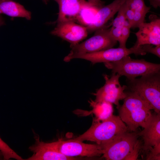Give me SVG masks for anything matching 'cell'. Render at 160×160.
I'll list each match as a JSON object with an SVG mask.
<instances>
[{"mask_svg":"<svg viewBox=\"0 0 160 160\" xmlns=\"http://www.w3.org/2000/svg\"><path fill=\"white\" fill-rule=\"evenodd\" d=\"M123 104L118 109L119 116L126 124L128 132H136L139 127L145 128L150 121L151 108L135 92L129 91Z\"/></svg>","mask_w":160,"mask_h":160,"instance_id":"cell-1","label":"cell"},{"mask_svg":"<svg viewBox=\"0 0 160 160\" xmlns=\"http://www.w3.org/2000/svg\"><path fill=\"white\" fill-rule=\"evenodd\" d=\"M139 137L137 132L128 131L118 134L100 145L107 160H124L133 149Z\"/></svg>","mask_w":160,"mask_h":160,"instance_id":"cell-5","label":"cell"},{"mask_svg":"<svg viewBox=\"0 0 160 160\" xmlns=\"http://www.w3.org/2000/svg\"><path fill=\"white\" fill-rule=\"evenodd\" d=\"M122 27L118 26L114 28H111L110 32L112 37L117 41L120 39Z\"/></svg>","mask_w":160,"mask_h":160,"instance_id":"cell-26","label":"cell"},{"mask_svg":"<svg viewBox=\"0 0 160 160\" xmlns=\"http://www.w3.org/2000/svg\"><path fill=\"white\" fill-rule=\"evenodd\" d=\"M134 11L132 9L129 7L128 4V6L126 12V18L130 25L131 27L134 21Z\"/></svg>","mask_w":160,"mask_h":160,"instance_id":"cell-27","label":"cell"},{"mask_svg":"<svg viewBox=\"0 0 160 160\" xmlns=\"http://www.w3.org/2000/svg\"><path fill=\"white\" fill-rule=\"evenodd\" d=\"M88 1L93 5L99 8L103 6V4L101 0H88Z\"/></svg>","mask_w":160,"mask_h":160,"instance_id":"cell-28","label":"cell"},{"mask_svg":"<svg viewBox=\"0 0 160 160\" xmlns=\"http://www.w3.org/2000/svg\"><path fill=\"white\" fill-rule=\"evenodd\" d=\"M88 32L86 27L74 21H68L57 23L51 33L69 42L71 47L86 38Z\"/></svg>","mask_w":160,"mask_h":160,"instance_id":"cell-10","label":"cell"},{"mask_svg":"<svg viewBox=\"0 0 160 160\" xmlns=\"http://www.w3.org/2000/svg\"><path fill=\"white\" fill-rule=\"evenodd\" d=\"M128 6V2L126 0L120 7L117 15L112 23L111 28L118 26L122 27L126 21V12Z\"/></svg>","mask_w":160,"mask_h":160,"instance_id":"cell-21","label":"cell"},{"mask_svg":"<svg viewBox=\"0 0 160 160\" xmlns=\"http://www.w3.org/2000/svg\"><path fill=\"white\" fill-rule=\"evenodd\" d=\"M121 76L118 73H112L110 77L104 76L105 80L104 85L99 89L95 94L96 102H106L113 104L118 109L120 106L119 101L124 100L126 97L125 90L127 86H121L119 81Z\"/></svg>","mask_w":160,"mask_h":160,"instance_id":"cell-8","label":"cell"},{"mask_svg":"<svg viewBox=\"0 0 160 160\" xmlns=\"http://www.w3.org/2000/svg\"><path fill=\"white\" fill-rule=\"evenodd\" d=\"M53 0L59 7L57 23L68 21L76 22L82 9L89 3L85 0Z\"/></svg>","mask_w":160,"mask_h":160,"instance_id":"cell-13","label":"cell"},{"mask_svg":"<svg viewBox=\"0 0 160 160\" xmlns=\"http://www.w3.org/2000/svg\"><path fill=\"white\" fill-rule=\"evenodd\" d=\"M112 73L126 76L129 80L137 77L160 71V64L150 63L144 59L135 60L127 56L119 60L104 63Z\"/></svg>","mask_w":160,"mask_h":160,"instance_id":"cell-4","label":"cell"},{"mask_svg":"<svg viewBox=\"0 0 160 160\" xmlns=\"http://www.w3.org/2000/svg\"><path fill=\"white\" fill-rule=\"evenodd\" d=\"M146 153V160H160V142L150 148Z\"/></svg>","mask_w":160,"mask_h":160,"instance_id":"cell-23","label":"cell"},{"mask_svg":"<svg viewBox=\"0 0 160 160\" xmlns=\"http://www.w3.org/2000/svg\"><path fill=\"white\" fill-rule=\"evenodd\" d=\"M129 7L134 11V17L131 28H138L144 22L146 14L150 11L151 7L145 5L144 0H127Z\"/></svg>","mask_w":160,"mask_h":160,"instance_id":"cell-17","label":"cell"},{"mask_svg":"<svg viewBox=\"0 0 160 160\" xmlns=\"http://www.w3.org/2000/svg\"><path fill=\"white\" fill-rule=\"evenodd\" d=\"M42 1L46 4H47L48 0H42Z\"/></svg>","mask_w":160,"mask_h":160,"instance_id":"cell-32","label":"cell"},{"mask_svg":"<svg viewBox=\"0 0 160 160\" xmlns=\"http://www.w3.org/2000/svg\"><path fill=\"white\" fill-rule=\"evenodd\" d=\"M131 26L129 22L126 20L122 26L121 36L119 41V47L125 48L126 47L127 40L129 36Z\"/></svg>","mask_w":160,"mask_h":160,"instance_id":"cell-22","label":"cell"},{"mask_svg":"<svg viewBox=\"0 0 160 160\" xmlns=\"http://www.w3.org/2000/svg\"><path fill=\"white\" fill-rule=\"evenodd\" d=\"M130 90L135 92L157 113H160V71L129 80Z\"/></svg>","mask_w":160,"mask_h":160,"instance_id":"cell-2","label":"cell"},{"mask_svg":"<svg viewBox=\"0 0 160 160\" xmlns=\"http://www.w3.org/2000/svg\"><path fill=\"white\" fill-rule=\"evenodd\" d=\"M0 13L12 17H22L30 20L31 13L23 6L12 0H0Z\"/></svg>","mask_w":160,"mask_h":160,"instance_id":"cell-16","label":"cell"},{"mask_svg":"<svg viewBox=\"0 0 160 160\" xmlns=\"http://www.w3.org/2000/svg\"><path fill=\"white\" fill-rule=\"evenodd\" d=\"M142 138L143 150L146 152L156 144L160 142V113H152L148 124L141 131L137 132Z\"/></svg>","mask_w":160,"mask_h":160,"instance_id":"cell-15","label":"cell"},{"mask_svg":"<svg viewBox=\"0 0 160 160\" xmlns=\"http://www.w3.org/2000/svg\"><path fill=\"white\" fill-rule=\"evenodd\" d=\"M126 0H114L112 3L100 8L91 23L87 27L88 31L93 32L106 27L107 23L117 13Z\"/></svg>","mask_w":160,"mask_h":160,"instance_id":"cell-14","label":"cell"},{"mask_svg":"<svg viewBox=\"0 0 160 160\" xmlns=\"http://www.w3.org/2000/svg\"><path fill=\"white\" fill-rule=\"evenodd\" d=\"M127 131V127L119 116L113 114L101 122H94L86 131L74 139L81 142H94L100 145L118 134Z\"/></svg>","mask_w":160,"mask_h":160,"instance_id":"cell-3","label":"cell"},{"mask_svg":"<svg viewBox=\"0 0 160 160\" xmlns=\"http://www.w3.org/2000/svg\"><path fill=\"white\" fill-rule=\"evenodd\" d=\"M142 145H141L140 141L138 140L136 142L133 149L127 156L124 160H137L139 152L142 148Z\"/></svg>","mask_w":160,"mask_h":160,"instance_id":"cell-25","label":"cell"},{"mask_svg":"<svg viewBox=\"0 0 160 160\" xmlns=\"http://www.w3.org/2000/svg\"><path fill=\"white\" fill-rule=\"evenodd\" d=\"M143 52L145 54L147 53H150L160 57V45L153 47L151 44H145L141 45Z\"/></svg>","mask_w":160,"mask_h":160,"instance_id":"cell-24","label":"cell"},{"mask_svg":"<svg viewBox=\"0 0 160 160\" xmlns=\"http://www.w3.org/2000/svg\"><path fill=\"white\" fill-rule=\"evenodd\" d=\"M90 103L93 108L92 112L96 116L94 122L103 121L113 114V109L111 103L104 101L96 102L92 100Z\"/></svg>","mask_w":160,"mask_h":160,"instance_id":"cell-18","label":"cell"},{"mask_svg":"<svg viewBox=\"0 0 160 160\" xmlns=\"http://www.w3.org/2000/svg\"><path fill=\"white\" fill-rule=\"evenodd\" d=\"M4 159L3 156L1 151H0V160Z\"/></svg>","mask_w":160,"mask_h":160,"instance_id":"cell-31","label":"cell"},{"mask_svg":"<svg viewBox=\"0 0 160 160\" xmlns=\"http://www.w3.org/2000/svg\"><path fill=\"white\" fill-rule=\"evenodd\" d=\"M55 142L59 151L68 157H92L100 156L103 153L101 146L97 144L85 143L75 139L67 140L59 139Z\"/></svg>","mask_w":160,"mask_h":160,"instance_id":"cell-9","label":"cell"},{"mask_svg":"<svg viewBox=\"0 0 160 160\" xmlns=\"http://www.w3.org/2000/svg\"><path fill=\"white\" fill-rule=\"evenodd\" d=\"M151 16L150 22H144L139 26L138 31L135 33L137 40L134 46L160 45V19L154 15Z\"/></svg>","mask_w":160,"mask_h":160,"instance_id":"cell-11","label":"cell"},{"mask_svg":"<svg viewBox=\"0 0 160 160\" xmlns=\"http://www.w3.org/2000/svg\"><path fill=\"white\" fill-rule=\"evenodd\" d=\"M100 8L89 2L80 12L76 22L81 25L86 27L88 26L92 22L95 16Z\"/></svg>","mask_w":160,"mask_h":160,"instance_id":"cell-19","label":"cell"},{"mask_svg":"<svg viewBox=\"0 0 160 160\" xmlns=\"http://www.w3.org/2000/svg\"><path fill=\"white\" fill-rule=\"evenodd\" d=\"M4 22L1 16L0 15V26L3 25Z\"/></svg>","mask_w":160,"mask_h":160,"instance_id":"cell-30","label":"cell"},{"mask_svg":"<svg viewBox=\"0 0 160 160\" xmlns=\"http://www.w3.org/2000/svg\"><path fill=\"white\" fill-rule=\"evenodd\" d=\"M0 151L2 153L4 160H8L11 159H14L17 160H24L0 138Z\"/></svg>","mask_w":160,"mask_h":160,"instance_id":"cell-20","label":"cell"},{"mask_svg":"<svg viewBox=\"0 0 160 160\" xmlns=\"http://www.w3.org/2000/svg\"><path fill=\"white\" fill-rule=\"evenodd\" d=\"M105 27L96 31L94 35L85 41L71 47L67 56L92 53L113 48L117 44L111 35L110 28Z\"/></svg>","mask_w":160,"mask_h":160,"instance_id":"cell-6","label":"cell"},{"mask_svg":"<svg viewBox=\"0 0 160 160\" xmlns=\"http://www.w3.org/2000/svg\"><path fill=\"white\" fill-rule=\"evenodd\" d=\"M151 5L156 9L160 6V0H148Z\"/></svg>","mask_w":160,"mask_h":160,"instance_id":"cell-29","label":"cell"},{"mask_svg":"<svg viewBox=\"0 0 160 160\" xmlns=\"http://www.w3.org/2000/svg\"><path fill=\"white\" fill-rule=\"evenodd\" d=\"M142 55L140 47L133 46L130 48L119 47L111 48L96 52L66 56L64 61L68 62L74 59H81L89 61L93 64L116 61L129 55Z\"/></svg>","mask_w":160,"mask_h":160,"instance_id":"cell-7","label":"cell"},{"mask_svg":"<svg viewBox=\"0 0 160 160\" xmlns=\"http://www.w3.org/2000/svg\"><path fill=\"white\" fill-rule=\"evenodd\" d=\"M29 149L33 153L27 160H73L78 158L70 157L63 154L57 150L55 142L47 143L40 141L39 137L36 138L34 145L30 146Z\"/></svg>","mask_w":160,"mask_h":160,"instance_id":"cell-12","label":"cell"}]
</instances>
